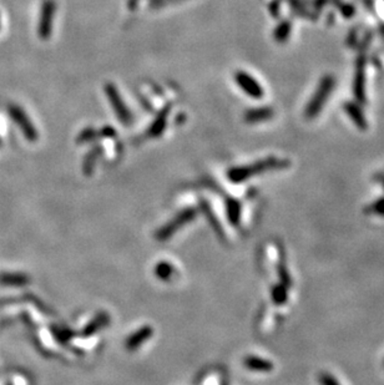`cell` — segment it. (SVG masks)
Here are the masks:
<instances>
[{
	"label": "cell",
	"mask_w": 384,
	"mask_h": 385,
	"mask_svg": "<svg viewBox=\"0 0 384 385\" xmlns=\"http://www.w3.org/2000/svg\"><path fill=\"white\" fill-rule=\"evenodd\" d=\"M196 209L194 208H186L183 211L180 212L174 220H171L170 222L166 223L162 228L160 229L156 233V238L159 240H166L169 239L174 233H176L180 228L182 227L186 223L191 222L192 220H195L196 217Z\"/></svg>",
	"instance_id": "3957f363"
},
{
	"label": "cell",
	"mask_w": 384,
	"mask_h": 385,
	"mask_svg": "<svg viewBox=\"0 0 384 385\" xmlns=\"http://www.w3.org/2000/svg\"><path fill=\"white\" fill-rule=\"evenodd\" d=\"M344 111L349 116V118L355 124V126L361 130L367 129V120L362 109L354 103H347L344 105Z\"/></svg>",
	"instance_id": "52a82bcc"
},
{
	"label": "cell",
	"mask_w": 384,
	"mask_h": 385,
	"mask_svg": "<svg viewBox=\"0 0 384 385\" xmlns=\"http://www.w3.org/2000/svg\"><path fill=\"white\" fill-rule=\"evenodd\" d=\"M245 367L255 372H271L273 369V364L270 360L258 356H247L245 359Z\"/></svg>",
	"instance_id": "30bf717a"
},
{
	"label": "cell",
	"mask_w": 384,
	"mask_h": 385,
	"mask_svg": "<svg viewBox=\"0 0 384 385\" xmlns=\"http://www.w3.org/2000/svg\"><path fill=\"white\" fill-rule=\"evenodd\" d=\"M107 323H109V316H107L106 313L99 314V316H96L95 318L86 325L85 329H84V332H83V335L84 336L91 335V334L98 332L99 329L105 327Z\"/></svg>",
	"instance_id": "8fae6325"
},
{
	"label": "cell",
	"mask_w": 384,
	"mask_h": 385,
	"mask_svg": "<svg viewBox=\"0 0 384 385\" xmlns=\"http://www.w3.org/2000/svg\"><path fill=\"white\" fill-rule=\"evenodd\" d=\"M287 166H288V161L277 160V158H275V157H270V158H266V160L257 161V162L252 163V165L244 166V167H235V169L228 171L227 176L231 181H232V182L239 183V182H244V181L246 180H248L250 177L255 176V175L270 171V170L284 169V167H287Z\"/></svg>",
	"instance_id": "6da1fadb"
},
{
	"label": "cell",
	"mask_w": 384,
	"mask_h": 385,
	"mask_svg": "<svg viewBox=\"0 0 384 385\" xmlns=\"http://www.w3.org/2000/svg\"><path fill=\"white\" fill-rule=\"evenodd\" d=\"M334 78L333 76L326 75L318 84L317 89H316L315 94H313L312 99L309 100V103L306 106V117L308 118H315L320 112L323 110L324 105L328 101L329 95L333 92L334 89Z\"/></svg>",
	"instance_id": "7a4b0ae2"
},
{
	"label": "cell",
	"mask_w": 384,
	"mask_h": 385,
	"mask_svg": "<svg viewBox=\"0 0 384 385\" xmlns=\"http://www.w3.org/2000/svg\"><path fill=\"white\" fill-rule=\"evenodd\" d=\"M105 91L107 98H109V101L111 103L112 107H114V111L115 114H116L118 120L123 124H129L130 121H131V114H130L128 106L124 103L123 99L118 95L116 87L111 84H107Z\"/></svg>",
	"instance_id": "277c9868"
},
{
	"label": "cell",
	"mask_w": 384,
	"mask_h": 385,
	"mask_svg": "<svg viewBox=\"0 0 384 385\" xmlns=\"http://www.w3.org/2000/svg\"><path fill=\"white\" fill-rule=\"evenodd\" d=\"M226 211H227L228 221L233 225H238L239 217H241V205L236 200H228L226 203Z\"/></svg>",
	"instance_id": "7c38bea8"
},
{
	"label": "cell",
	"mask_w": 384,
	"mask_h": 385,
	"mask_svg": "<svg viewBox=\"0 0 384 385\" xmlns=\"http://www.w3.org/2000/svg\"><path fill=\"white\" fill-rule=\"evenodd\" d=\"M235 80L237 85L239 86V89L251 96L252 99H262L263 96V89L262 86L257 83L256 79H253V76H251L250 74L245 71H237L235 75Z\"/></svg>",
	"instance_id": "5b68a950"
},
{
	"label": "cell",
	"mask_w": 384,
	"mask_h": 385,
	"mask_svg": "<svg viewBox=\"0 0 384 385\" xmlns=\"http://www.w3.org/2000/svg\"><path fill=\"white\" fill-rule=\"evenodd\" d=\"M56 5L54 3V0H45L43 5V11H41V19H40V25H39V30H40V36H43V39H47V36L50 35V32L53 29V20L54 15H55Z\"/></svg>",
	"instance_id": "8992f818"
},
{
	"label": "cell",
	"mask_w": 384,
	"mask_h": 385,
	"mask_svg": "<svg viewBox=\"0 0 384 385\" xmlns=\"http://www.w3.org/2000/svg\"><path fill=\"white\" fill-rule=\"evenodd\" d=\"M152 333H154V330H152V328L148 327V325L141 328L137 332H135L131 336H129V339L126 341V348H128V350H136L143 342L148 341L150 336L152 335Z\"/></svg>",
	"instance_id": "ba28073f"
},
{
	"label": "cell",
	"mask_w": 384,
	"mask_h": 385,
	"mask_svg": "<svg viewBox=\"0 0 384 385\" xmlns=\"http://www.w3.org/2000/svg\"><path fill=\"white\" fill-rule=\"evenodd\" d=\"M172 272H174V268H172V266L167 262L159 263V264L156 266V270H155L157 278L161 279V281H167V279H170L172 276Z\"/></svg>",
	"instance_id": "9a60e30c"
},
{
	"label": "cell",
	"mask_w": 384,
	"mask_h": 385,
	"mask_svg": "<svg viewBox=\"0 0 384 385\" xmlns=\"http://www.w3.org/2000/svg\"><path fill=\"white\" fill-rule=\"evenodd\" d=\"M367 211L371 212V213L378 214V216L384 217V198H379V200L375 201L373 205H371L367 208Z\"/></svg>",
	"instance_id": "d6986e66"
},
{
	"label": "cell",
	"mask_w": 384,
	"mask_h": 385,
	"mask_svg": "<svg viewBox=\"0 0 384 385\" xmlns=\"http://www.w3.org/2000/svg\"><path fill=\"white\" fill-rule=\"evenodd\" d=\"M318 383L321 385H341L334 376L326 372L321 373V374L318 375Z\"/></svg>",
	"instance_id": "ffe728a7"
},
{
	"label": "cell",
	"mask_w": 384,
	"mask_h": 385,
	"mask_svg": "<svg viewBox=\"0 0 384 385\" xmlns=\"http://www.w3.org/2000/svg\"><path fill=\"white\" fill-rule=\"evenodd\" d=\"M271 296H272V301L276 304L282 305L288 301V293H287V287L283 285L282 283L279 284H275L271 290Z\"/></svg>",
	"instance_id": "5bb4252c"
},
{
	"label": "cell",
	"mask_w": 384,
	"mask_h": 385,
	"mask_svg": "<svg viewBox=\"0 0 384 385\" xmlns=\"http://www.w3.org/2000/svg\"><path fill=\"white\" fill-rule=\"evenodd\" d=\"M354 94L358 100H364V66L358 65L354 80Z\"/></svg>",
	"instance_id": "4fadbf2b"
},
{
	"label": "cell",
	"mask_w": 384,
	"mask_h": 385,
	"mask_svg": "<svg viewBox=\"0 0 384 385\" xmlns=\"http://www.w3.org/2000/svg\"><path fill=\"white\" fill-rule=\"evenodd\" d=\"M273 116V110L270 107H261V109L248 110L245 115V120L250 124L262 123V121L270 120Z\"/></svg>",
	"instance_id": "9c48e42d"
},
{
	"label": "cell",
	"mask_w": 384,
	"mask_h": 385,
	"mask_svg": "<svg viewBox=\"0 0 384 385\" xmlns=\"http://www.w3.org/2000/svg\"><path fill=\"white\" fill-rule=\"evenodd\" d=\"M55 335H56V338H58L59 341L61 342V343H65V342H67L69 339L73 338L74 333H73L70 329H65V328H61L60 330L55 332Z\"/></svg>",
	"instance_id": "44dd1931"
},
{
	"label": "cell",
	"mask_w": 384,
	"mask_h": 385,
	"mask_svg": "<svg viewBox=\"0 0 384 385\" xmlns=\"http://www.w3.org/2000/svg\"><path fill=\"white\" fill-rule=\"evenodd\" d=\"M165 123H166L165 116H159V118L155 121V124L152 125L151 129H150L149 135L152 136V137H156V136H159L161 132L165 130Z\"/></svg>",
	"instance_id": "ac0fdd59"
},
{
	"label": "cell",
	"mask_w": 384,
	"mask_h": 385,
	"mask_svg": "<svg viewBox=\"0 0 384 385\" xmlns=\"http://www.w3.org/2000/svg\"><path fill=\"white\" fill-rule=\"evenodd\" d=\"M277 272H278V276H279V279H281L282 284L286 285L287 288H290L291 285H292V279H291L290 273H288V270H287L286 264H284L283 258L279 259V263L277 264Z\"/></svg>",
	"instance_id": "2e32d148"
},
{
	"label": "cell",
	"mask_w": 384,
	"mask_h": 385,
	"mask_svg": "<svg viewBox=\"0 0 384 385\" xmlns=\"http://www.w3.org/2000/svg\"><path fill=\"white\" fill-rule=\"evenodd\" d=\"M291 34V25L290 22L287 21H283L282 24H279L277 27V29H276L275 32V36H276V40L279 41V42H283L286 41L288 39V36H290Z\"/></svg>",
	"instance_id": "e0dca14e"
}]
</instances>
